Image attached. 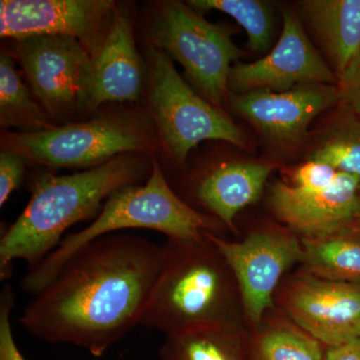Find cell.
I'll use <instances>...</instances> for the list:
<instances>
[{
    "label": "cell",
    "mask_w": 360,
    "mask_h": 360,
    "mask_svg": "<svg viewBox=\"0 0 360 360\" xmlns=\"http://www.w3.org/2000/svg\"><path fill=\"white\" fill-rule=\"evenodd\" d=\"M276 167L274 163L264 161L220 163L194 180V198L208 214L217 217L229 231H236V215L259 198Z\"/></svg>",
    "instance_id": "obj_16"
},
{
    "label": "cell",
    "mask_w": 360,
    "mask_h": 360,
    "mask_svg": "<svg viewBox=\"0 0 360 360\" xmlns=\"http://www.w3.org/2000/svg\"><path fill=\"white\" fill-rule=\"evenodd\" d=\"M283 312L326 347L360 338V286L298 272L276 298Z\"/></svg>",
    "instance_id": "obj_10"
},
{
    "label": "cell",
    "mask_w": 360,
    "mask_h": 360,
    "mask_svg": "<svg viewBox=\"0 0 360 360\" xmlns=\"http://www.w3.org/2000/svg\"><path fill=\"white\" fill-rule=\"evenodd\" d=\"M14 302L13 288L4 284L0 292V360H25L16 345L11 326Z\"/></svg>",
    "instance_id": "obj_25"
},
{
    "label": "cell",
    "mask_w": 360,
    "mask_h": 360,
    "mask_svg": "<svg viewBox=\"0 0 360 360\" xmlns=\"http://www.w3.org/2000/svg\"><path fill=\"white\" fill-rule=\"evenodd\" d=\"M15 53L33 94L49 115L86 104L92 56L77 39L32 35L15 40Z\"/></svg>",
    "instance_id": "obj_9"
},
{
    "label": "cell",
    "mask_w": 360,
    "mask_h": 360,
    "mask_svg": "<svg viewBox=\"0 0 360 360\" xmlns=\"http://www.w3.org/2000/svg\"><path fill=\"white\" fill-rule=\"evenodd\" d=\"M300 14L340 82L360 53V0H305Z\"/></svg>",
    "instance_id": "obj_17"
},
{
    "label": "cell",
    "mask_w": 360,
    "mask_h": 360,
    "mask_svg": "<svg viewBox=\"0 0 360 360\" xmlns=\"http://www.w3.org/2000/svg\"><path fill=\"white\" fill-rule=\"evenodd\" d=\"M350 231V229H349ZM349 231L321 238H300L303 271L360 286V239Z\"/></svg>",
    "instance_id": "obj_19"
},
{
    "label": "cell",
    "mask_w": 360,
    "mask_h": 360,
    "mask_svg": "<svg viewBox=\"0 0 360 360\" xmlns=\"http://www.w3.org/2000/svg\"><path fill=\"white\" fill-rule=\"evenodd\" d=\"M116 13L110 0H1L0 35L14 40L32 35L77 39L94 56Z\"/></svg>",
    "instance_id": "obj_11"
},
{
    "label": "cell",
    "mask_w": 360,
    "mask_h": 360,
    "mask_svg": "<svg viewBox=\"0 0 360 360\" xmlns=\"http://www.w3.org/2000/svg\"><path fill=\"white\" fill-rule=\"evenodd\" d=\"M207 238L219 248L236 276L248 328H257L265 314L276 307L277 288L286 270L302 262V239L279 225L251 231L236 243L213 233H207Z\"/></svg>",
    "instance_id": "obj_8"
},
{
    "label": "cell",
    "mask_w": 360,
    "mask_h": 360,
    "mask_svg": "<svg viewBox=\"0 0 360 360\" xmlns=\"http://www.w3.org/2000/svg\"><path fill=\"white\" fill-rule=\"evenodd\" d=\"M162 269L139 326L165 336L202 328H248L238 281L207 238L162 245Z\"/></svg>",
    "instance_id": "obj_2"
},
{
    "label": "cell",
    "mask_w": 360,
    "mask_h": 360,
    "mask_svg": "<svg viewBox=\"0 0 360 360\" xmlns=\"http://www.w3.org/2000/svg\"><path fill=\"white\" fill-rule=\"evenodd\" d=\"M309 158L324 161L360 181L359 116L348 110L331 123L317 137Z\"/></svg>",
    "instance_id": "obj_22"
},
{
    "label": "cell",
    "mask_w": 360,
    "mask_h": 360,
    "mask_svg": "<svg viewBox=\"0 0 360 360\" xmlns=\"http://www.w3.org/2000/svg\"><path fill=\"white\" fill-rule=\"evenodd\" d=\"M129 155L77 174H44L35 179L25 210L0 239L1 281L13 276L15 259L25 260L28 269L37 266L58 248L66 229L96 219L111 194L141 179L143 162Z\"/></svg>",
    "instance_id": "obj_3"
},
{
    "label": "cell",
    "mask_w": 360,
    "mask_h": 360,
    "mask_svg": "<svg viewBox=\"0 0 360 360\" xmlns=\"http://www.w3.org/2000/svg\"><path fill=\"white\" fill-rule=\"evenodd\" d=\"M6 150L51 168H92L122 155L155 150L148 120L135 115H106L35 132L6 134Z\"/></svg>",
    "instance_id": "obj_5"
},
{
    "label": "cell",
    "mask_w": 360,
    "mask_h": 360,
    "mask_svg": "<svg viewBox=\"0 0 360 360\" xmlns=\"http://www.w3.org/2000/svg\"><path fill=\"white\" fill-rule=\"evenodd\" d=\"M338 86L340 103L360 117V53L345 77L338 82Z\"/></svg>",
    "instance_id": "obj_27"
},
{
    "label": "cell",
    "mask_w": 360,
    "mask_h": 360,
    "mask_svg": "<svg viewBox=\"0 0 360 360\" xmlns=\"http://www.w3.org/2000/svg\"><path fill=\"white\" fill-rule=\"evenodd\" d=\"M153 37L158 49L184 66L206 101L221 110L229 96L232 63L245 54L229 30L206 20L189 4L169 1L161 4Z\"/></svg>",
    "instance_id": "obj_7"
},
{
    "label": "cell",
    "mask_w": 360,
    "mask_h": 360,
    "mask_svg": "<svg viewBox=\"0 0 360 360\" xmlns=\"http://www.w3.org/2000/svg\"><path fill=\"white\" fill-rule=\"evenodd\" d=\"M150 229L167 238L193 240L226 227L217 217L196 210L179 198L168 184L158 162L143 186H123L104 202L101 212L82 231L68 234L37 266L28 269L20 286L35 295L51 283L68 258L87 243L122 229Z\"/></svg>",
    "instance_id": "obj_4"
},
{
    "label": "cell",
    "mask_w": 360,
    "mask_h": 360,
    "mask_svg": "<svg viewBox=\"0 0 360 360\" xmlns=\"http://www.w3.org/2000/svg\"><path fill=\"white\" fill-rule=\"evenodd\" d=\"M324 360H360V338L340 347L326 348Z\"/></svg>",
    "instance_id": "obj_28"
},
{
    "label": "cell",
    "mask_w": 360,
    "mask_h": 360,
    "mask_svg": "<svg viewBox=\"0 0 360 360\" xmlns=\"http://www.w3.org/2000/svg\"><path fill=\"white\" fill-rule=\"evenodd\" d=\"M143 80V65L135 45L131 22L116 11L103 45L92 56L86 105L96 108L105 103L136 101Z\"/></svg>",
    "instance_id": "obj_15"
},
{
    "label": "cell",
    "mask_w": 360,
    "mask_h": 360,
    "mask_svg": "<svg viewBox=\"0 0 360 360\" xmlns=\"http://www.w3.org/2000/svg\"><path fill=\"white\" fill-rule=\"evenodd\" d=\"M196 11H217L229 14L245 28L248 45L255 52L269 51L274 41V20L271 6L258 0H193Z\"/></svg>",
    "instance_id": "obj_23"
},
{
    "label": "cell",
    "mask_w": 360,
    "mask_h": 360,
    "mask_svg": "<svg viewBox=\"0 0 360 360\" xmlns=\"http://www.w3.org/2000/svg\"><path fill=\"white\" fill-rule=\"evenodd\" d=\"M270 206L277 219L302 238L349 231L360 217V181L340 174L330 186L307 191L283 181L271 187Z\"/></svg>",
    "instance_id": "obj_14"
},
{
    "label": "cell",
    "mask_w": 360,
    "mask_h": 360,
    "mask_svg": "<svg viewBox=\"0 0 360 360\" xmlns=\"http://www.w3.org/2000/svg\"><path fill=\"white\" fill-rule=\"evenodd\" d=\"M233 110L267 141L281 148L300 146L317 115L340 103L338 85L302 84L285 91L229 94Z\"/></svg>",
    "instance_id": "obj_13"
},
{
    "label": "cell",
    "mask_w": 360,
    "mask_h": 360,
    "mask_svg": "<svg viewBox=\"0 0 360 360\" xmlns=\"http://www.w3.org/2000/svg\"><path fill=\"white\" fill-rule=\"evenodd\" d=\"M248 328H202L165 336L160 360H248Z\"/></svg>",
    "instance_id": "obj_20"
},
{
    "label": "cell",
    "mask_w": 360,
    "mask_h": 360,
    "mask_svg": "<svg viewBox=\"0 0 360 360\" xmlns=\"http://www.w3.org/2000/svg\"><path fill=\"white\" fill-rule=\"evenodd\" d=\"M326 348L276 307L245 333L248 360H324Z\"/></svg>",
    "instance_id": "obj_18"
},
{
    "label": "cell",
    "mask_w": 360,
    "mask_h": 360,
    "mask_svg": "<svg viewBox=\"0 0 360 360\" xmlns=\"http://www.w3.org/2000/svg\"><path fill=\"white\" fill-rule=\"evenodd\" d=\"M25 158L4 150L0 153V206H4L11 194L20 187L25 169Z\"/></svg>",
    "instance_id": "obj_26"
},
{
    "label": "cell",
    "mask_w": 360,
    "mask_h": 360,
    "mask_svg": "<svg viewBox=\"0 0 360 360\" xmlns=\"http://www.w3.org/2000/svg\"><path fill=\"white\" fill-rule=\"evenodd\" d=\"M283 18L281 37L269 53L255 63L232 66L229 94L285 91L302 84L338 85L335 71L310 41L300 16L283 9Z\"/></svg>",
    "instance_id": "obj_12"
},
{
    "label": "cell",
    "mask_w": 360,
    "mask_h": 360,
    "mask_svg": "<svg viewBox=\"0 0 360 360\" xmlns=\"http://www.w3.org/2000/svg\"><path fill=\"white\" fill-rule=\"evenodd\" d=\"M162 262V245L142 236L97 238L68 258L18 321L40 340L77 345L98 359L139 326Z\"/></svg>",
    "instance_id": "obj_1"
},
{
    "label": "cell",
    "mask_w": 360,
    "mask_h": 360,
    "mask_svg": "<svg viewBox=\"0 0 360 360\" xmlns=\"http://www.w3.org/2000/svg\"><path fill=\"white\" fill-rule=\"evenodd\" d=\"M148 68L151 115L160 141L177 162H184L205 141H226L248 148L243 130L182 79L165 52L151 49Z\"/></svg>",
    "instance_id": "obj_6"
},
{
    "label": "cell",
    "mask_w": 360,
    "mask_h": 360,
    "mask_svg": "<svg viewBox=\"0 0 360 360\" xmlns=\"http://www.w3.org/2000/svg\"><path fill=\"white\" fill-rule=\"evenodd\" d=\"M49 113L30 96V90L15 70L13 59L1 52L0 56V123L2 127H18L23 132H35L52 127Z\"/></svg>",
    "instance_id": "obj_21"
},
{
    "label": "cell",
    "mask_w": 360,
    "mask_h": 360,
    "mask_svg": "<svg viewBox=\"0 0 360 360\" xmlns=\"http://www.w3.org/2000/svg\"><path fill=\"white\" fill-rule=\"evenodd\" d=\"M340 172L324 161L309 158L291 172V186L314 191L330 186Z\"/></svg>",
    "instance_id": "obj_24"
}]
</instances>
